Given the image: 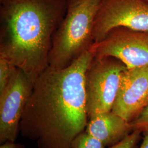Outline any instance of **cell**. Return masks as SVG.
Masks as SVG:
<instances>
[{"label":"cell","instance_id":"cell-14","mask_svg":"<svg viewBox=\"0 0 148 148\" xmlns=\"http://www.w3.org/2000/svg\"><path fill=\"white\" fill-rule=\"evenodd\" d=\"M0 148H24V147L20 144L15 143V142L8 141L1 144Z\"/></svg>","mask_w":148,"mask_h":148},{"label":"cell","instance_id":"cell-8","mask_svg":"<svg viewBox=\"0 0 148 148\" xmlns=\"http://www.w3.org/2000/svg\"><path fill=\"white\" fill-rule=\"evenodd\" d=\"M148 104V67L126 69L111 111L131 122Z\"/></svg>","mask_w":148,"mask_h":148},{"label":"cell","instance_id":"cell-11","mask_svg":"<svg viewBox=\"0 0 148 148\" xmlns=\"http://www.w3.org/2000/svg\"><path fill=\"white\" fill-rule=\"evenodd\" d=\"M16 68L7 60L0 57V92L5 88Z\"/></svg>","mask_w":148,"mask_h":148},{"label":"cell","instance_id":"cell-6","mask_svg":"<svg viewBox=\"0 0 148 148\" xmlns=\"http://www.w3.org/2000/svg\"><path fill=\"white\" fill-rule=\"evenodd\" d=\"M117 27L148 32V1L103 0L95 19L93 43L100 41Z\"/></svg>","mask_w":148,"mask_h":148},{"label":"cell","instance_id":"cell-1","mask_svg":"<svg viewBox=\"0 0 148 148\" xmlns=\"http://www.w3.org/2000/svg\"><path fill=\"white\" fill-rule=\"evenodd\" d=\"M94 54L89 49L68 66H48L33 84L19 132L37 148H71L88 123L85 74Z\"/></svg>","mask_w":148,"mask_h":148},{"label":"cell","instance_id":"cell-7","mask_svg":"<svg viewBox=\"0 0 148 148\" xmlns=\"http://www.w3.org/2000/svg\"><path fill=\"white\" fill-rule=\"evenodd\" d=\"M33 83L16 68L0 92V143L15 142L23 111L32 95Z\"/></svg>","mask_w":148,"mask_h":148},{"label":"cell","instance_id":"cell-13","mask_svg":"<svg viewBox=\"0 0 148 148\" xmlns=\"http://www.w3.org/2000/svg\"><path fill=\"white\" fill-rule=\"evenodd\" d=\"M141 132L139 130H134L127 137L110 148H134L140 137Z\"/></svg>","mask_w":148,"mask_h":148},{"label":"cell","instance_id":"cell-4","mask_svg":"<svg viewBox=\"0 0 148 148\" xmlns=\"http://www.w3.org/2000/svg\"><path fill=\"white\" fill-rule=\"evenodd\" d=\"M127 69L126 65L117 59L94 56L85 74L88 119L112 110L122 74Z\"/></svg>","mask_w":148,"mask_h":148},{"label":"cell","instance_id":"cell-2","mask_svg":"<svg viewBox=\"0 0 148 148\" xmlns=\"http://www.w3.org/2000/svg\"><path fill=\"white\" fill-rule=\"evenodd\" d=\"M0 57L32 82L49 66L53 36L68 0H0Z\"/></svg>","mask_w":148,"mask_h":148},{"label":"cell","instance_id":"cell-12","mask_svg":"<svg viewBox=\"0 0 148 148\" xmlns=\"http://www.w3.org/2000/svg\"><path fill=\"white\" fill-rule=\"evenodd\" d=\"M133 131H144L148 129V104L132 121L131 122Z\"/></svg>","mask_w":148,"mask_h":148},{"label":"cell","instance_id":"cell-9","mask_svg":"<svg viewBox=\"0 0 148 148\" xmlns=\"http://www.w3.org/2000/svg\"><path fill=\"white\" fill-rule=\"evenodd\" d=\"M85 131L105 146H112L133 131L131 123L111 111L88 119Z\"/></svg>","mask_w":148,"mask_h":148},{"label":"cell","instance_id":"cell-10","mask_svg":"<svg viewBox=\"0 0 148 148\" xmlns=\"http://www.w3.org/2000/svg\"><path fill=\"white\" fill-rule=\"evenodd\" d=\"M105 147L99 140L85 131L74 139L71 148H105Z\"/></svg>","mask_w":148,"mask_h":148},{"label":"cell","instance_id":"cell-5","mask_svg":"<svg viewBox=\"0 0 148 148\" xmlns=\"http://www.w3.org/2000/svg\"><path fill=\"white\" fill-rule=\"evenodd\" d=\"M94 56L110 57L120 60L127 69L148 68V32L117 27L90 47Z\"/></svg>","mask_w":148,"mask_h":148},{"label":"cell","instance_id":"cell-16","mask_svg":"<svg viewBox=\"0 0 148 148\" xmlns=\"http://www.w3.org/2000/svg\"><path fill=\"white\" fill-rule=\"evenodd\" d=\"M146 1H147L148 2V0H146Z\"/></svg>","mask_w":148,"mask_h":148},{"label":"cell","instance_id":"cell-3","mask_svg":"<svg viewBox=\"0 0 148 148\" xmlns=\"http://www.w3.org/2000/svg\"><path fill=\"white\" fill-rule=\"evenodd\" d=\"M103 0H68L63 20L53 36L49 66L55 69L68 66L93 43L95 16Z\"/></svg>","mask_w":148,"mask_h":148},{"label":"cell","instance_id":"cell-15","mask_svg":"<svg viewBox=\"0 0 148 148\" xmlns=\"http://www.w3.org/2000/svg\"><path fill=\"white\" fill-rule=\"evenodd\" d=\"M140 148H148V129L144 131L143 142Z\"/></svg>","mask_w":148,"mask_h":148}]
</instances>
